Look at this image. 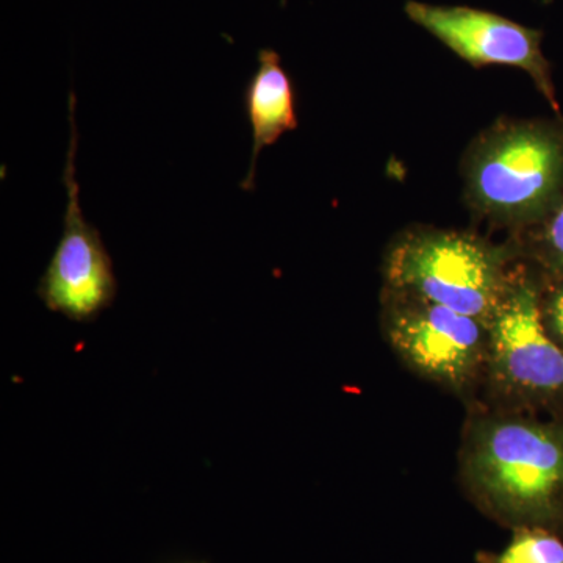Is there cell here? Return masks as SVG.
<instances>
[{
    "instance_id": "cell-1",
    "label": "cell",
    "mask_w": 563,
    "mask_h": 563,
    "mask_svg": "<svg viewBox=\"0 0 563 563\" xmlns=\"http://www.w3.org/2000/svg\"><path fill=\"white\" fill-rule=\"evenodd\" d=\"M470 498L506 528L563 533V421L521 410L474 415L462 446Z\"/></svg>"
},
{
    "instance_id": "cell-2",
    "label": "cell",
    "mask_w": 563,
    "mask_h": 563,
    "mask_svg": "<svg viewBox=\"0 0 563 563\" xmlns=\"http://www.w3.org/2000/svg\"><path fill=\"white\" fill-rule=\"evenodd\" d=\"M466 201L493 224L532 228L563 198V128L498 122L463 162Z\"/></svg>"
},
{
    "instance_id": "cell-3",
    "label": "cell",
    "mask_w": 563,
    "mask_h": 563,
    "mask_svg": "<svg viewBox=\"0 0 563 563\" xmlns=\"http://www.w3.org/2000/svg\"><path fill=\"white\" fill-rule=\"evenodd\" d=\"M510 250L472 233L410 229L384 258L385 288L468 314L488 328L509 279Z\"/></svg>"
},
{
    "instance_id": "cell-4",
    "label": "cell",
    "mask_w": 563,
    "mask_h": 563,
    "mask_svg": "<svg viewBox=\"0 0 563 563\" xmlns=\"http://www.w3.org/2000/svg\"><path fill=\"white\" fill-rule=\"evenodd\" d=\"M542 288L529 269H510L488 322L484 376L503 409L563 402V350L544 325Z\"/></svg>"
},
{
    "instance_id": "cell-5",
    "label": "cell",
    "mask_w": 563,
    "mask_h": 563,
    "mask_svg": "<svg viewBox=\"0 0 563 563\" xmlns=\"http://www.w3.org/2000/svg\"><path fill=\"white\" fill-rule=\"evenodd\" d=\"M383 328L402 362L457 395L484 376L488 328L440 303L385 288Z\"/></svg>"
},
{
    "instance_id": "cell-6",
    "label": "cell",
    "mask_w": 563,
    "mask_h": 563,
    "mask_svg": "<svg viewBox=\"0 0 563 563\" xmlns=\"http://www.w3.org/2000/svg\"><path fill=\"white\" fill-rule=\"evenodd\" d=\"M69 150L63 169V185L68 192L63 233L46 272L41 277L36 295L51 312L69 320H95L111 306L117 296L113 263L101 233L85 220L80 207V190L76 179L77 129L74 120L76 95H69Z\"/></svg>"
},
{
    "instance_id": "cell-7",
    "label": "cell",
    "mask_w": 563,
    "mask_h": 563,
    "mask_svg": "<svg viewBox=\"0 0 563 563\" xmlns=\"http://www.w3.org/2000/svg\"><path fill=\"white\" fill-rule=\"evenodd\" d=\"M406 13L470 65H503L526 70L559 113L550 63L540 46L542 32L470 7L429 5L410 0Z\"/></svg>"
},
{
    "instance_id": "cell-8",
    "label": "cell",
    "mask_w": 563,
    "mask_h": 563,
    "mask_svg": "<svg viewBox=\"0 0 563 563\" xmlns=\"http://www.w3.org/2000/svg\"><path fill=\"white\" fill-rule=\"evenodd\" d=\"M243 103L251 125L252 155L242 188L251 191L261 152L276 143L285 132L298 128L295 87L276 51L258 52V68L244 88Z\"/></svg>"
},
{
    "instance_id": "cell-9",
    "label": "cell",
    "mask_w": 563,
    "mask_h": 563,
    "mask_svg": "<svg viewBox=\"0 0 563 563\" xmlns=\"http://www.w3.org/2000/svg\"><path fill=\"white\" fill-rule=\"evenodd\" d=\"M477 563H563L561 533L544 528L512 529L509 543L499 551H479Z\"/></svg>"
},
{
    "instance_id": "cell-10",
    "label": "cell",
    "mask_w": 563,
    "mask_h": 563,
    "mask_svg": "<svg viewBox=\"0 0 563 563\" xmlns=\"http://www.w3.org/2000/svg\"><path fill=\"white\" fill-rule=\"evenodd\" d=\"M532 228H536L531 239L533 258L554 279H563V198Z\"/></svg>"
},
{
    "instance_id": "cell-11",
    "label": "cell",
    "mask_w": 563,
    "mask_h": 563,
    "mask_svg": "<svg viewBox=\"0 0 563 563\" xmlns=\"http://www.w3.org/2000/svg\"><path fill=\"white\" fill-rule=\"evenodd\" d=\"M542 317L548 332L563 350V279H554L550 290L542 288Z\"/></svg>"
},
{
    "instance_id": "cell-12",
    "label": "cell",
    "mask_w": 563,
    "mask_h": 563,
    "mask_svg": "<svg viewBox=\"0 0 563 563\" xmlns=\"http://www.w3.org/2000/svg\"><path fill=\"white\" fill-rule=\"evenodd\" d=\"M282 2V5H285V3H287V0H280Z\"/></svg>"
},
{
    "instance_id": "cell-13",
    "label": "cell",
    "mask_w": 563,
    "mask_h": 563,
    "mask_svg": "<svg viewBox=\"0 0 563 563\" xmlns=\"http://www.w3.org/2000/svg\"><path fill=\"white\" fill-rule=\"evenodd\" d=\"M190 563H206V562H190Z\"/></svg>"
}]
</instances>
